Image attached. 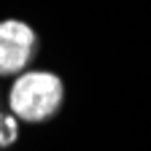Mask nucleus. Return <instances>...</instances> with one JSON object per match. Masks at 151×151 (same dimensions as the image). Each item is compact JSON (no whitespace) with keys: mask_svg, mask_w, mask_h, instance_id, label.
<instances>
[{"mask_svg":"<svg viewBox=\"0 0 151 151\" xmlns=\"http://www.w3.org/2000/svg\"><path fill=\"white\" fill-rule=\"evenodd\" d=\"M62 100H65L62 81L54 73H41V70L19 73V78L14 81L11 94H8L14 116L22 122H32V124L51 119L62 108Z\"/></svg>","mask_w":151,"mask_h":151,"instance_id":"nucleus-1","label":"nucleus"},{"mask_svg":"<svg viewBox=\"0 0 151 151\" xmlns=\"http://www.w3.org/2000/svg\"><path fill=\"white\" fill-rule=\"evenodd\" d=\"M35 51V32L19 19L0 22V76H16L27 68Z\"/></svg>","mask_w":151,"mask_h":151,"instance_id":"nucleus-2","label":"nucleus"},{"mask_svg":"<svg viewBox=\"0 0 151 151\" xmlns=\"http://www.w3.org/2000/svg\"><path fill=\"white\" fill-rule=\"evenodd\" d=\"M19 135V122L16 116H8V113H0V148H6L16 140Z\"/></svg>","mask_w":151,"mask_h":151,"instance_id":"nucleus-3","label":"nucleus"}]
</instances>
